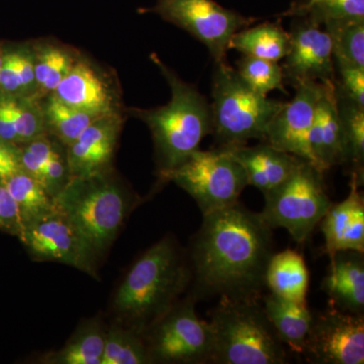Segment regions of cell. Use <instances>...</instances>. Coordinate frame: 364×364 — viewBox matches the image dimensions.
I'll list each match as a JSON object with an SVG mask.
<instances>
[{
	"instance_id": "cell-1",
	"label": "cell",
	"mask_w": 364,
	"mask_h": 364,
	"mask_svg": "<svg viewBox=\"0 0 364 364\" xmlns=\"http://www.w3.org/2000/svg\"><path fill=\"white\" fill-rule=\"evenodd\" d=\"M188 254L196 299L260 298L273 254L272 229L240 203L203 215Z\"/></svg>"
},
{
	"instance_id": "cell-2",
	"label": "cell",
	"mask_w": 364,
	"mask_h": 364,
	"mask_svg": "<svg viewBox=\"0 0 364 364\" xmlns=\"http://www.w3.org/2000/svg\"><path fill=\"white\" fill-rule=\"evenodd\" d=\"M191 284L188 254L164 237L133 263L112 296L114 321L143 333L181 299Z\"/></svg>"
},
{
	"instance_id": "cell-3",
	"label": "cell",
	"mask_w": 364,
	"mask_h": 364,
	"mask_svg": "<svg viewBox=\"0 0 364 364\" xmlns=\"http://www.w3.org/2000/svg\"><path fill=\"white\" fill-rule=\"evenodd\" d=\"M151 60L166 79L171 98L162 107H132L128 112L149 128L158 176L161 179L198 150L205 136L212 134V109L210 102L196 86L182 80L156 54L151 55Z\"/></svg>"
},
{
	"instance_id": "cell-4",
	"label": "cell",
	"mask_w": 364,
	"mask_h": 364,
	"mask_svg": "<svg viewBox=\"0 0 364 364\" xmlns=\"http://www.w3.org/2000/svg\"><path fill=\"white\" fill-rule=\"evenodd\" d=\"M54 200L56 210L73 224L100 258L116 240L139 198L112 168L70 177Z\"/></svg>"
},
{
	"instance_id": "cell-5",
	"label": "cell",
	"mask_w": 364,
	"mask_h": 364,
	"mask_svg": "<svg viewBox=\"0 0 364 364\" xmlns=\"http://www.w3.org/2000/svg\"><path fill=\"white\" fill-rule=\"evenodd\" d=\"M259 298L220 299L210 313V363L284 364L287 349L268 320Z\"/></svg>"
},
{
	"instance_id": "cell-6",
	"label": "cell",
	"mask_w": 364,
	"mask_h": 364,
	"mask_svg": "<svg viewBox=\"0 0 364 364\" xmlns=\"http://www.w3.org/2000/svg\"><path fill=\"white\" fill-rule=\"evenodd\" d=\"M212 135L218 147L267 141L268 127L286 102L256 92L227 60L215 62L212 80Z\"/></svg>"
},
{
	"instance_id": "cell-7",
	"label": "cell",
	"mask_w": 364,
	"mask_h": 364,
	"mask_svg": "<svg viewBox=\"0 0 364 364\" xmlns=\"http://www.w3.org/2000/svg\"><path fill=\"white\" fill-rule=\"evenodd\" d=\"M323 174L301 160L286 181L265 193L263 221L272 230L284 228L294 241L305 243L332 205Z\"/></svg>"
},
{
	"instance_id": "cell-8",
	"label": "cell",
	"mask_w": 364,
	"mask_h": 364,
	"mask_svg": "<svg viewBox=\"0 0 364 364\" xmlns=\"http://www.w3.org/2000/svg\"><path fill=\"white\" fill-rule=\"evenodd\" d=\"M172 181L198 203L203 215L239 202L249 186L245 170L224 148L196 150L179 166L160 179Z\"/></svg>"
},
{
	"instance_id": "cell-9",
	"label": "cell",
	"mask_w": 364,
	"mask_h": 364,
	"mask_svg": "<svg viewBox=\"0 0 364 364\" xmlns=\"http://www.w3.org/2000/svg\"><path fill=\"white\" fill-rule=\"evenodd\" d=\"M193 294L178 301L142 333L152 363H210L212 330L196 313Z\"/></svg>"
},
{
	"instance_id": "cell-10",
	"label": "cell",
	"mask_w": 364,
	"mask_h": 364,
	"mask_svg": "<svg viewBox=\"0 0 364 364\" xmlns=\"http://www.w3.org/2000/svg\"><path fill=\"white\" fill-rule=\"evenodd\" d=\"M149 11L203 43L215 62L226 60L232 37L256 21L225 9L215 0H158Z\"/></svg>"
},
{
	"instance_id": "cell-11",
	"label": "cell",
	"mask_w": 364,
	"mask_h": 364,
	"mask_svg": "<svg viewBox=\"0 0 364 364\" xmlns=\"http://www.w3.org/2000/svg\"><path fill=\"white\" fill-rule=\"evenodd\" d=\"M18 239L33 260L62 263L98 279L100 257L58 210L26 224Z\"/></svg>"
},
{
	"instance_id": "cell-12",
	"label": "cell",
	"mask_w": 364,
	"mask_h": 364,
	"mask_svg": "<svg viewBox=\"0 0 364 364\" xmlns=\"http://www.w3.org/2000/svg\"><path fill=\"white\" fill-rule=\"evenodd\" d=\"M301 355L314 364H363V314L342 312L333 306L313 314Z\"/></svg>"
},
{
	"instance_id": "cell-13",
	"label": "cell",
	"mask_w": 364,
	"mask_h": 364,
	"mask_svg": "<svg viewBox=\"0 0 364 364\" xmlns=\"http://www.w3.org/2000/svg\"><path fill=\"white\" fill-rule=\"evenodd\" d=\"M291 26V47L282 65L284 80L291 85L304 81L335 82L332 45L326 31L306 18Z\"/></svg>"
},
{
	"instance_id": "cell-14",
	"label": "cell",
	"mask_w": 364,
	"mask_h": 364,
	"mask_svg": "<svg viewBox=\"0 0 364 364\" xmlns=\"http://www.w3.org/2000/svg\"><path fill=\"white\" fill-rule=\"evenodd\" d=\"M294 88L296 95L272 119L265 142L314 165L309 139L323 82L304 81Z\"/></svg>"
},
{
	"instance_id": "cell-15",
	"label": "cell",
	"mask_w": 364,
	"mask_h": 364,
	"mask_svg": "<svg viewBox=\"0 0 364 364\" xmlns=\"http://www.w3.org/2000/svg\"><path fill=\"white\" fill-rule=\"evenodd\" d=\"M53 93L66 105L100 116L124 112L116 79L81 54Z\"/></svg>"
},
{
	"instance_id": "cell-16",
	"label": "cell",
	"mask_w": 364,
	"mask_h": 364,
	"mask_svg": "<svg viewBox=\"0 0 364 364\" xmlns=\"http://www.w3.org/2000/svg\"><path fill=\"white\" fill-rule=\"evenodd\" d=\"M124 122V112L100 116L67 146L70 177L87 176L114 168L112 161Z\"/></svg>"
},
{
	"instance_id": "cell-17",
	"label": "cell",
	"mask_w": 364,
	"mask_h": 364,
	"mask_svg": "<svg viewBox=\"0 0 364 364\" xmlns=\"http://www.w3.org/2000/svg\"><path fill=\"white\" fill-rule=\"evenodd\" d=\"M309 142L314 165L321 171L349 164L348 145L339 116L335 82H323Z\"/></svg>"
},
{
	"instance_id": "cell-18",
	"label": "cell",
	"mask_w": 364,
	"mask_h": 364,
	"mask_svg": "<svg viewBox=\"0 0 364 364\" xmlns=\"http://www.w3.org/2000/svg\"><path fill=\"white\" fill-rule=\"evenodd\" d=\"M363 182L351 174L349 195L341 203L331 205L322 221L325 250L329 257L339 251L364 254V200L359 191Z\"/></svg>"
},
{
	"instance_id": "cell-19",
	"label": "cell",
	"mask_w": 364,
	"mask_h": 364,
	"mask_svg": "<svg viewBox=\"0 0 364 364\" xmlns=\"http://www.w3.org/2000/svg\"><path fill=\"white\" fill-rule=\"evenodd\" d=\"M220 148L226 149L240 163L245 170L249 186H255L263 195L286 181L303 160L267 142L256 146L246 144Z\"/></svg>"
},
{
	"instance_id": "cell-20",
	"label": "cell",
	"mask_w": 364,
	"mask_h": 364,
	"mask_svg": "<svg viewBox=\"0 0 364 364\" xmlns=\"http://www.w3.org/2000/svg\"><path fill=\"white\" fill-rule=\"evenodd\" d=\"M333 308L342 312H364L363 253L339 251L330 257V267L322 284Z\"/></svg>"
},
{
	"instance_id": "cell-21",
	"label": "cell",
	"mask_w": 364,
	"mask_h": 364,
	"mask_svg": "<svg viewBox=\"0 0 364 364\" xmlns=\"http://www.w3.org/2000/svg\"><path fill=\"white\" fill-rule=\"evenodd\" d=\"M43 135L42 98L0 92V139L21 146Z\"/></svg>"
},
{
	"instance_id": "cell-22",
	"label": "cell",
	"mask_w": 364,
	"mask_h": 364,
	"mask_svg": "<svg viewBox=\"0 0 364 364\" xmlns=\"http://www.w3.org/2000/svg\"><path fill=\"white\" fill-rule=\"evenodd\" d=\"M262 306L284 346L294 353L303 354L313 320V313L306 304L296 303L270 293L262 296Z\"/></svg>"
},
{
	"instance_id": "cell-23",
	"label": "cell",
	"mask_w": 364,
	"mask_h": 364,
	"mask_svg": "<svg viewBox=\"0 0 364 364\" xmlns=\"http://www.w3.org/2000/svg\"><path fill=\"white\" fill-rule=\"evenodd\" d=\"M309 270L303 256L286 249L273 253L265 273V286L270 293L299 304H306Z\"/></svg>"
},
{
	"instance_id": "cell-24",
	"label": "cell",
	"mask_w": 364,
	"mask_h": 364,
	"mask_svg": "<svg viewBox=\"0 0 364 364\" xmlns=\"http://www.w3.org/2000/svg\"><path fill=\"white\" fill-rule=\"evenodd\" d=\"M107 326L102 318L82 321L66 344L42 359L48 364H102Z\"/></svg>"
},
{
	"instance_id": "cell-25",
	"label": "cell",
	"mask_w": 364,
	"mask_h": 364,
	"mask_svg": "<svg viewBox=\"0 0 364 364\" xmlns=\"http://www.w3.org/2000/svg\"><path fill=\"white\" fill-rule=\"evenodd\" d=\"M31 49L38 93L43 98L56 90L80 54L69 46L51 40L33 42Z\"/></svg>"
},
{
	"instance_id": "cell-26",
	"label": "cell",
	"mask_w": 364,
	"mask_h": 364,
	"mask_svg": "<svg viewBox=\"0 0 364 364\" xmlns=\"http://www.w3.org/2000/svg\"><path fill=\"white\" fill-rule=\"evenodd\" d=\"M291 47V37L279 23H264L247 26L235 33L229 50L242 55L279 62L287 56Z\"/></svg>"
},
{
	"instance_id": "cell-27",
	"label": "cell",
	"mask_w": 364,
	"mask_h": 364,
	"mask_svg": "<svg viewBox=\"0 0 364 364\" xmlns=\"http://www.w3.org/2000/svg\"><path fill=\"white\" fill-rule=\"evenodd\" d=\"M42 105L47 135L56 139L66 147L100 117L66 105L54 93L43 97Z\"/></svg>"
},
{
	"instance_id": "cell-28",
	"label": "cell",
	"mask_w": 364,
	"mask_h": 364,
	"mask_svg": "<svg viewBox=\"0 0 364 364\" xmlns=\"http://www.w3.org/2000/svg\"><path fill=\"white\" fill-rule=\"evenodd\" d=\"M142 333L117 321L107 326L102 364H151Z\"/></svg>"
},
{
	"instance_id": "cell-29",
	"label": "cell",
	"mask_w": 364,
	"mask_h": 364,
	"mask_svg": "<svg viewBox=\"0 0 364 364\" xmlns=\"http://www.w3.org/2000/svg\"><path fill=\"white\" fill-rule=\"evenodd\" d=\"M4 183L18 205L23 227L56 210L54 198L23 170Z\"/></svg>"
},
{
	"instance_id": "cell-30",
	"label": "cell",
	"mask_w": 364,
	"mask_h": 364,
	"mask_svg": "<svg viewBox=\"0 0 364 364\" xmlns=\"http://www.w3.org/2000/svg\"><path fill=\"white\" fill-rule=\"evenodd\" d=\"M0 92L40 97L31 47L4 50L0 71Z\"/></svg>"
},
{
	"instance_id": "cell-31",
	"label": "cell",
	"mask_w": 364,
	"mask_h": 364,
	"mask_svg": "<svg viewBox=\"0 0 364 364\" xmlns=\"http://www.w3.org/2000/svg\"><path fill=\"white\" fill-rule=\"evenodd\" d=\"M336 91L340 119L343 124L349 151L351 174H355L363 183L364 176V107Z\"/></svg>"
},
{
	"instance_id": "cell-32",
	"label": "cell",
	"mask_w": 364,
	"mask_h": 364,
	"mask_svg": "<svg viewBox=\"0 0 364 364\" xmlns=\"http://www.w3.org/2000/svg\"><path fill=\"white\" fill-rule=\"evenodd\" d=\"M331 41L333 60L364 68V20H341L325 23Z\"/></svg>"
},
{
	"instance_id": "cell-33",
	"label": "cell",
	"mask_w": 364,
	"mask_h": 364,
	"mask_svg": "<svg viewBox=\"0 0 364 364\" xmlns=\"http://www.w3.org/2000/svg\"><path fill=\"white\" fill-rule=\"evenodd\" d=\"M237 72L244 82L256 92L267 95L273 90L287 93L284 71L279 62L243 55L236 63Z\"/></svg>"
},
{
	"instance_id": "cell-34",
	"label": "cell",
	"mask_w": 364,
	"mask_h": 364,
	"mask_svg": "<svg viewBox=\"0 0 364 364\" xmlns=\"http://www.w3.org/2000/svg\"><path fill=\"white\" fill-rule=\"evenodd\" d=\"M282 16L306 18L318 26L332 21L364 20V0H318L306 7L291 6Z\"/></svg>"
},
{
	"instance_id": "cell-35",
	"label": "cell",
	"mask_w": 364,
	"mask_h": 364,
	"mask_svg": "<svg viewBox=\"0 0 364 364\" xmlns=\"http://www.w3.org/2000/svg\"><path fill=\"white\" fill-rule=\"evenodd\" d=\"M339 77L335 80L337 90L364 107V68L344 61H334Z\"/></svg>"
},
{
	"instance_id": "cell-36",
	"label": "cell",
	"mask_w": 364,
	"mask_h": 364,
	"mask_svg": "<svg viewBox=\"0 0 364 364\" xmlns=\"http://www.w3.org/2000/svg\"><path fill=\"white\" fill-rule=\"evenodd\" d=\"M23 229L18 205L7 191L6 184L0 182V231L18 238Z\"/></svg>"
},
{
	"instance_id": "cell-37",
	"label": "cell",
	"mask_w": 364,
	"mask_h": 364,
	"mask_svg": "<svg viewBox=\"0 0 364 364\" xmlns=\"http://www.w3.org/2000/svg\"><path fill=\"white\" fill-rule=\"evenodd\" d=\"M21 147L0 139V182H6L21 171Z\"/></svg>"
},
{
	"instance_id": "cell-38",
	"label": "cell",
	"mask_w": 364,
	"mask_h": 364,
	"mask_svg": "<svg viewBox=\"0 0 364 364\" xmlns=\"http://www.w3.org/2000/svg\"><path fill=\"white\" fill-rule=\"evenodd\" d=\"M318 0H306L305 2H301V4H294V7H306L311 6V4H315Z\"/></svg>"
},
{
	"instance_id": "cell-39",
	"label": "cell",
	"mask_w": 364,
	"mask_h": 364,
	"mask_svg": "<svg viewBox=\"0 0 364 364\" xmlns=\"http://www.w3.org/2000/svg\"><path fill=\"white\" fill-rule=\"evenodd\" d=\"M4 49L0 47V71H1L2 63H4Z\"/></svg>"
}]
</instances>
